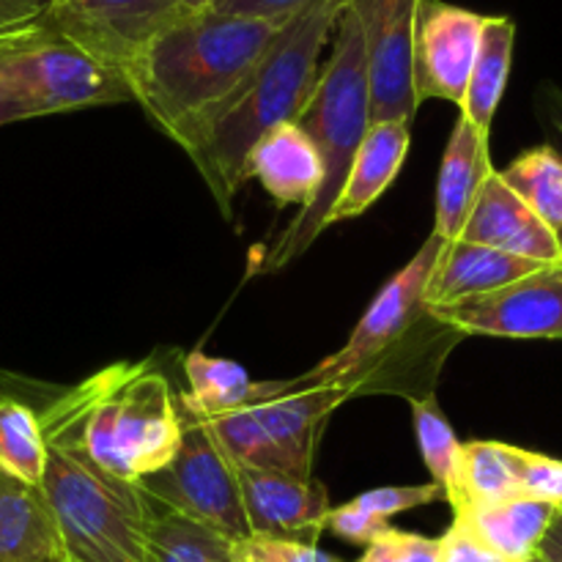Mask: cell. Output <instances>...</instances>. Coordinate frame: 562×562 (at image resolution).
Returning <instances> with one entry per match:
<instances>
[{
	"mask_svg": "<svg viewBox=\"0 0 562 562\" xmlns=\"http://www.w3.org/2000/svg\"><path fill=\"white\" fill-rule=\"evenodd\" d=\"M346 0H316L280 27L256 69L214 108L170 135L184 148L225 220L247 181V154L274 126L294 121L305 104Z\"/></svg>",
	"mask_w": 562,
	"mask_h": 562,
	"instance_id": "6da1fadb",
	"label": "cell"
},
{
	"mask_svg": "<svg viewBox=\"0 0 562 562\" xmlns=\"http://www.w3.org/2000/svg\"><path fill=\"white\" fill-rule=\"evenodd\" d=\"M97 376L55 390L42 409L47 467L38 483L58 530L64 562H143L154 505L137 483L93 464L80 445V426Z\"/></svg>",
	"mask_w": 562,
	"mask_h": 562,
	"instance_id": "7a4b0ae2",
	"label": "cell"
},
{
	"mask_svg": "<svg viewBox=\"0 0 562 562\" xmlns=\"http://www.w3.org/2000/svg\"><path fill=\"white\" fill-rule=\"evenodd\" d=\"M280 27L209 5L190 9L126 64L132 102L170 137L228 97L267 55Z\"/></svg>",
	"mask_w": 562,
	"mask_h": 562,
	"instance_id": "3957f363",
	"label": "cell"
},
{
	"mask_svg": "<svg viewBox=\"0 0 562 562\" xmlns=\"http://www.w3.org/2000/svg\"><path fill=\"white\" fill-rule=\"evenodd\" d=\"M294 124L311 137L324 162V181L316 201L302 209L278 234L274 245L250 263V274L280 272L307 252L327 231L329 209L344 187L355 151L371 126V86H368L366 38L360 16L349 3L340 9L333 31V49L318 69L316 82Z\"/></svg>",
	"mask_w": 562,
	"mask_h": 562,
	"instance_id": "277c9868",
	"label": "cell"
},
{
	"mask_svg": "<svg viewBox=\"0 0 562 562\" xmlns=\"http://www.w3.org/2000/svg\"><path fill=\"white\" fill-rule=\"evenodd\" d=\"M181 431L184 420L165 373L151 371L148 362H124L97 373L80 445L104 472L137 483L162 470L179 450Z\"/></svg>",
	"mask_w": 562,
	"mask_h": 562,
	"instance_id": "5b68a950",
	"label": "cell"
},
{
	"mask_svg": "<svg viewBox=\"0 0 562 562\" xmlns=\"http://www.w3.org/2000/svg\"><path fill=\"white\" fill-rule=\"evenodd\" d=\"M132 102L126 77L38 22L0 42V126Z\"/></svg>",
	"mask_w": 562,
	"mask_h": 562,
	"instance_id": "8992f818",
	"label": "cell"
},
{
	"mask_svg": "<svg viewBox=\"0 0 562 562\" xmlns=\"http://www.w3.org/2000/svg\"><path fill=\"white\" fill-rule=\"evenodd\" d=\"M137 486L157 508L187 516L228 541L250 536L234 461L198 417L184 423L173 459L162 470L140 477Z\"/></svg>",
	"mask_w": 562,
	"mask_h": 562,
	"instance_id": "52a82bcc",
	"label": "cell"
},
{
	"mask_svg": "<svg viewBox=\"0 0 562 562\" xmlns=\"http://www.w3.org/2000/svg\"><path fill=\"white\" fill-rule=\"evenodd\" d=\"M439 247H442V239L437 234L428 236L426 245L415 252V258L398 274H393L376 294V300L368 305L344 349L329 355L327 360H322L313 371L294 379V382H338V379L357 376V373L371 376L379 362L387 360L390 351L409 335V329L423 316H428L426 305H423V291H426V280L431 274L434 261H437Z\"/></svg>",
	"mask_w": 562,
	"mask_h": 562,
	"instance_id": "ba28073f",
	"label": "cell"
},
{
	"mask_svg": "<svg viewBox=\"0 0 562 562\" xmlns=\"http://www.w3.org/2000/svg\"><path fill=\"white\" fill-rule=\"evenodd\" d=\"M428 318L459 335L562 340V263H552L488 294L428 311Z\"/></svg>",
	"mask_w": 562,
	"mask_h": 562,
	"instance_id": "9c48e42d",
	"label": "cell"
},
{
	"mask_svg": "<svg viewBox=\"0 0 562 562\" xmlns=\"http://www.w3.org/2000/svg\"><path fill=\"white\" fill-rule=\"evenodd\" d=\"M187 11L184 0H49L44 25L124 75L126 64Z\"/></svg>",
	"mask_w": 562,
	"mask_h": 562,
	"instance_id": "30bf717a",
	"label": "cell"
},
{
	"mask_svg": "<svg viewBox=\"0 0 562 562\" xmlns=\"http://www.w3.org/2000/svg\"><path fill=\"white\" fill-rule=\"evenodd\" d=\"M368 373H357L338 382L318 384H256V393L245 406L267 437L278 445L289 464V475L313 481V459L329 417L340 404L360 395L368 387Z\"/></svg>",
	"mask_w": 562,
	"mask_h": 562,
	"instance_id": "8fae6325",
	"label": "cell"
},
{
	"mask_svg": "<svg viewBox=\"0 0 562 562\" xmlns=\"http://www.w3.org/2000/svg\"><path fill=\"white\" fill-rule=\"evenodd\" d=\"M360 16L366 38L368 86H371L373 121H404L417 115L412 82V44L420 0H346Z\"/></svg>",
	"mask_w": 562,
	"mask_h": 562,
	"instance_id": "7c38bea8",
	"label": "cell"
},
{
	"mask_svg": "<svg viewBox=\"0 0 562 562\" xmlns=\"http://www.w3.org/2000/svg\"><path fill=\"white\" fill-rule=\"evenodd\" d=\"M483 25L486 14L448 0H420L412 44V82L417 102H464Z\"/></svg>",
	"mask_w": 562,
	"mask_h": 562,
	"instance_id": "4fadbf2b",
	"label": "cell"
},
{
	"mask_svg": "<svg viewBox=\"0 0 562 562\" xmlns=\"http://www.w3.org/2000/svg\"><path fill=\"white\" fill-rule=\"evenodd\" d=\"M250 536L300 538L316 543L327 530L329 494L322 483L274 470H236Z\"/></svg>",
	"mask_w": 562,
	"mask_h": 562,
	"instance_id": "5bb4252c",
	"label": "cell"
},
{
	"mask_svg": "<svg viewBox=\"0 0 562 562\" xmlns=\"http://www.w3.org/2000/svg\"><path fill=\"white\" fill-rule=\"evenodd\" d=\"M459 239L538 263H562V239L494 170L477 192Z\"/></svg>",
	"mask_w": 562,
	"mask_h": 562,
	"instance_id": "9a60e30c",
	"label": "cell"
},
{
	"mask_svg": "<svg viewBox=\"0 0 562 562\" xmlns=\"http://www.w3.org/2000/svg\"><path fill=\"white\" fill-rule=\"evenodd\" d=\"M552 263L527 261V258L510 256V252L494 250V247L475 245V241L453 239L442 241L434 261L431 274L423 291V305L426 313L434 307L450 305V302L467 300V296L488 294L514 280L527 278Z\"/></svg>",
	"mask_w": 562,
	"mask_h": 562,
	"instance_id": "2e32d148",
	"label": "cell"
},
{
	"mask_svg": "<svg viewBox=\"0 0 562 562\" xmlns=\"http://www.w3.org/2000/svg\"><path fill=\"white\" fill-rule=\"evenodd\" d=\"M247 179L261 181L278 209L296 206L302 212L322 190L324 162L311 137L294 121H285L247 154Z\"/></svg>",
	"mask_w": 562,
	"mask_h": 562,
	"instance_id": "e0dca14e",
	"label": "cell"
},
{
	"mask_svg": "<svg viewBox=\"0 0 562 562\" xmlns=\"http://www.w3.org/2000/svg\"><path fill=\"white\" fill-rule=\"evenodd\" d=\"M494 173L488 135L459 115L439 165L437 203H434V231L442 241L459 239L472 212L477 192Z\"/></svg>",
	"mask_w": 562,
	"mask_h": 562,
	"instance_id": "ac0fdd59",
	"label": "cell"
},
{
	"mask_svg": "<svg viewBox=\"0 0 562 562\" xmlns=\"http://www.w3.org/2000/svg\"><path fill=\"white\" fill-rule=\"evenodd\" d=\"M412 143V124L404 121H373L355 151L344 187L329 209L327 228L344 220L366 214L390 184L398 179Z\"/></svg>",
	"mask_w": 562,
	"mask_h": 562,
	"instance_id": "d6986e66",
	"label": "cell"
},
{
	"mask_svg": "<svg viewBox=\"0 0 562 562\" xmlns=\"http://www.w3.org/2000/svg\"><path fill=\"white\" fill-rule=\"evenodd\" d=\"M558 505L543 499L516 494L497 503L475 505L453 514L456 521L467 527L477 541L508 562H527L538 554L549 525L558 516Z\"/></svg>",
	"mask_w": 562,
	"mask_h": 562,
	"instance_id": "ffe728a7",
	"label": "cell"
},
{
	"mask_svg": "<svg viewBox=\"0 0 562 562\" xmlns=\"http://www.w3.org/2000/svg\"><path fill=\"white\" fill-rule=\"evenodd\" d=\"M0 562H64L53 514L36 486L0 470Z\"/></svg>",
	"mask_w": 562,
	"mask_h": 562,
	"instance_id": "44dd1931",
	"label": "cell"
},
{
	"mask_svg": "<svg viewBox=\"0 0 562 562\" xmlns=\"http://www.w3.org/2000/svg\"><path fill=\"white\" fill-rule=\"evenodd\" d=\"M521 461L525 448L514 445L486 439L461 445L456 470L445 486V503L459 514L475 505L516 497L521 494Z\"/></svg>",
	"mask_w": 562,
	"mask_h": 562,
	"instance_id": "7402d4cb",
	"label": "cell"
},
{
	"mask_svg": "<svg viewBox=\"0 0 562 562\" xmlns=\"http://www.w3.org/2000/svg\"><path fill=\"white\" fill-rule=\"evenodd\" d=\"M514 44L516 22L510 16L499 14L486 16L475 66H472L470 82H467L464 102L459 104L461 115L470 124H475L483 135H492L494 115H497L499 102H503L510 64H514Z\"/></svg>",
	"mask_w": 562,
	"mask_h": 562,
	"instance_id": "603a6c76",
	"label": "cell"
},
{
	"mask_svg": "<svg viewBox=\"0 0 562 562\" xmlns=\"http://www.w3.org/2000/svg\"><path fill=\"white\" fill-rule=\"evenodd\" d=\"M47 467V434L42 409L20 393L0 390V470L36 486Z\"/></svg>",
	"mask_w": 562,
	"mask_h": 562,
	"instance_id": "cb8c5ba5",
	"label": "cell"
},
{
	"mask_svg": "<svg viewBox=\"0 0 562 562\" xmlns=\"http://www.w3.org/2000/svg\"><path fill=\"white\" fill-rule=\"evenodd\" d=\"M184 376L187 393L181 395V406L187 417H198V420L239 409L256 393V382L245 371V366L209 357L198 349L184 357Z\"/></svg>",
	"mask_w": 562,
	"mask_h": 562,
	"instance_id": "d4e9b609",
	"label": "cell"
},
{
	"mask_svg": "<svg viewBox=\"0 0 562 562\" xmlns=\"http://www.w3.org/2000/svg\"><path fill=\"white\" fill-rule=\"evenodd\" d=\"M143 562H236L234 541L154 505Z\"/></svg>",
	"mask_w": 562,
	"mask_h": 562,
	"instance_id": "484cf974",
	"label": "cell"
},
{
	"mask_svg": "<svg viewBox=\"0 0 562 562\" xmlns=\"http://www.w3.org/2000/svg\"><path fill=\"white\" fill-rule=\"evenodd\" d=\"M497 173L562 239V154L558 148H530Z\"/></svg>",
	"mask_w": 562,
	"mask_h": 562,
	"instance_id": "4316f807",
	"label": "cell"
},
{
	"mask_svg": "<svg viewBox=\"0 0 562 562\" xmlns=\"http://www.w3.org/2000/svg\"><path fill=\"white\" fill-rule=\"evenodd\" d=\"M203 423L214 434V439L225 450V456L234 461L236 470H274L289 475V464H285L283 453L267 437V431L258 426L256 417L247 412V406L225 412V415L209 417Z\"/></svg>",
	"mask_w": 562,
	"mask_h": 562,
	"instance_id": "83f0119b",
	"label": "cell"
},
{
	"mask_svg": "<svg viewBox=\"0 0 562 562\" xmlns=\"http://www.w3.org/2000/svg\"><path fill=\"white\" fill-rule=\"evenodd\" d=\"M409 406L412 417H415L417 442H420V453L423 461H426L428 475L445 492L461 453L459 437H456L453 426L448 423L445 412L439 409V401L434 393L409 395Z\"/></svg>",
	"mask_w": 562,
	"mask_h": 562,
	"instance_id": "f1b7e54d",
	"label": "cell"
},
{
	"mask_svg": "<svg viewBox=\"0 0 562 562\" xmlns=\"http://www.w3.org/2000/svg\"><path fill=\"white\" fill-rule=\"evenodd\" d=\"M236 562H340L316 543L280 536H247L234 541Z\"/></svg>",
	"mask_w": 562,
	"mask_h": 562,
	"instance_id": "f546056e",
	"label": "cell"
},
{
	"mask_svg": "<svg viewBox=\"0 0 562 562\" xmlns=\"http://www.w3.org/2000/svg\"><path fill=\"white\" fill-rule=\"evenodd\" d=\"M445 499L442 486L437 483H420V486H384V488H373V492L360 494L355 497V503L360 505L362 510H368L376 519L390 521L393 516L404 514V510H415V508H426V505L439 503Z\"/></svg>",
	"mask_w": 562,
	"mask_h": 562,
	"instance_id": "4dcf8cb0",
	"label": "cell"
},
{
	"mask_svg": "<svg viewBox=\"0 0 562 562\" xmlns=\"http://www.w3.org/2000/svg\"><path fill=\"white\" fill-rule=\"evenodd\" d=\"M357 562H439V538L387 527Z\"/></svg>",
	"mask_w": 562,
	"mask_h": 562,
	"instance_id": "1f68e13d",
	"label": "cell"
},
{
	"mask_svg": "<svg viewBox=\"0 0 562 562\" xmlns=\"http://www.w3.org/2000/svg\"><path fill=\"white\" fill-rule=\"evenodd\" d=\"M521 494L562 508V459L525 450V461H521Z\"/></svg>",
	"mask_w": 562,
	"mask_h": 562,
	"instance_id": "d6a6232c",
	"label": "cell"
},
{
	"mask_svg": "<svg viewBox=\"0 0 562 562\" xmlns=\"http://www.w3.org/2000/svg\"><path fill=\"white\" fill-rule=\"evenodd\" d=\"M390 527V521L376 519L368 510H362L355 499L338 505V508H329L327 516V530L335 532L344 541L355 543V547H368V543L376 541L384 530Z\"/></svg>",
	"mask_w": 562,
	"mask_h": 562,
	"instance_id": "836d02e7",
	"label": "cell"
},
{
	"mask_svg": "<svg viewBox=\"0 0 562 562\" xmlns=\"http://www.w3.org/2000/svg\"><path fill=\"white\" fill-rule=\"evenodd\" d=\"M316 0H209V9L231 16H247V20L272 22L285 25L296 14L313 5Z\"/></svg>",
	"mask_w": 562,
	"mask_h": 562,
	"instance_id": "e575fe53",
	"label": "cell"
},
{
	"mask_svg": "<svg viewBox=\"0 0 562 562\" xmlns=\"http://www.w3.org/2000/svg\"><path fill=\"white\" fill-rule=\"evenodd\" d=\"M439 562H508L477 541L461 521L453 519L450 530L439 538Z\"/></svg>",
	"mask_w": 562,
	"mask_h": 562,
	"instance_id": "d590c367",
	"label": "cell"
},
{
	"mask_svg": "<svg viewBox=\"0 0 562 562\" xmlns=\"http://www.w3.org/2000/svg\"><path fill=\"white\" fill-rule=\"evenodd\" d=\"M47 9L49 0H0V42L36 27Z\"/></svg>",
	"mask_w": 562,
	"mask_h": 562,
	"instance_id": "8d00e7d4",
	"label": "cell"
},
{
	"mask_svg": "<svg viewBox=\"0 0 562 562\" xmlns=\"http://www.w3.org/2000/svg\"><path fill=\"white\" fill-rule=\"evenodd\" d=\"M536 558H541L543 562H562V508L552 519V525H549V530H547V536H543L541 547H538Z\"/></svg>",
	"mask_w": 562,
	"mask_h": 562,
	"instance_id": "74e56055",
	"label": "cell"
},
{
	"mask_svg": "<svg viewBox=\"0 0 562 562\" xmlns=\"http://www.w3.org/2000/svg\"><path fill=\"white\" fill-rule=\"evenodd\" d=\"M538 104H541V113L547 115L549 124L560 132L562 137V91L558 86H543L541 97H538Z\"/></svg>",
	"mask_w": 562,
	"mask_h": 562,
	"instance_id": "f35d334b",
	"label": "cell"
},
{
	"mask_svg": "<svg viewBox=\"0 0 562 562\" xmlns=\"http://www.w3.org/2000/svg\"><path fill=\"white\" fill-rule=\"evenodd\" d=\"M190 9H203V5H209V0H184Z\"/></svg>",
	"mask_w": 562,
	"mask_h": 562,
	"instance_id": "ab89813d",
	"label": "cell"
},
{
	"mask_svg": "<svg viewBox=\"0 0 562 562\" xmlns=\"http://www.w3.org/2000/svg\"><path fill=\"white\" fill-rule=\"evenodd\" d=\"M527 562H543L541 558H532V560H527Z\"/></svg>",
	"mask_w": 562,
	"mask_h": 562,
	"instance_id": "60d3db41",
	"label": "cell"
}]
</instances>
